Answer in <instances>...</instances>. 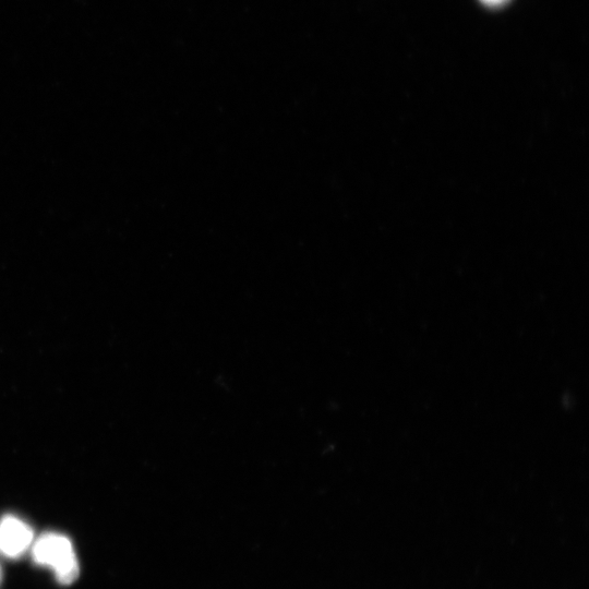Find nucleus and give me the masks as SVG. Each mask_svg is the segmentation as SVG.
Wrapping results in <instances>:
<instances>
[{
	"label": "nucleus",
	"instance_id": "1",
	"mask_svg": "<svg viewBox=\"0 0 589 589\" xmlns=\"http://www.w3.org/2000/svg\"><path fill=\"white\" fill-rule=\"evenodd\" d=\"M32 559L40 567L50 568L59 584L70 585L80 574L79 561L70 539L57 533H45L34 540Z\"/></svg>",
	"mask_w": 589,
	"mask_h": 589
},
{
	"label": "nucleus",
	"instance_id": "2",
	"mask_svg": "<svg viewBox=\"0 0 589 589\" xmlns=\"http://www.w3.org/2000/svg\"><path fill=\"white\" fill-rule=\"evenodd\" d=\"M33 542V530L26 522L14 515L4 516L0 520V555L19 559L31 549Z\"/></svg>",
	"mask_w": 589,
	"mask_h": 589
},
{
	"label": "nucleus",
	"instance_id": "3",
	"mask_svg": "<svg viewBox=\"0 0 589 589\" xmlns=\"http://www.w3.org/2000/svg\"><path fill=\"white\" fill-rule=\"evenodd\" d=\"M482 2L489 7H499L507 3L508 0H482Z\"/></svg>",
	"mask_w": 589,
	"mask_h": 589
},
{
	"label": "nucleus",
	"instance_id": "4",
	"mask_svg": "<svg viewBox=\"0 0 589 589\" xmlns=\"http://www.w3.org/2000/svg\"><path fill=\"white\" fill-rule=\"evenodd\" d=\"M3 580V571L2 568H0V583H2Z\"/></svg>",
	"mask_w": 589,
	"mask_h": 589
}]
</instances>
